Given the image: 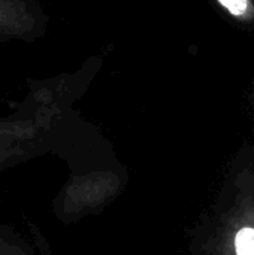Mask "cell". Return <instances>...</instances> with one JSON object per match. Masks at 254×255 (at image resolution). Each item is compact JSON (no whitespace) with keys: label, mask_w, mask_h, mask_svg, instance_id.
<instances>
[{"label":"cell","mask_w":254,"mask_h":255,"mask_svg":"<svg viewBox=\"0 0 254 255\" xmlns=\"http://www.w3.org/2000/svg\"><path fill=\"white\" fill-rule=\"evenodd\" d=\"M0 255H34V250L15 227L0 223Z\"/></svg>","instance_id":"3957f363"},{"label":"cell","mask_w":254,"mask_h":255,"mask_svg":"<svg viewBox=\"0 0 254 255\" xmlns=\"http://www.w3.org/2000/svg\"><path fill=\"white\" fill-rule=\"evenodd\" d=\"M81 84L79 73L27 81L22 99L0 115V172L60 146L67 109Z\"/></svg>","instance_id":"6da1fadb"},{"label":"cell","mask_w":254,"mask_h":255,"mask_svg":"<svg viewBox=\"0 0 254 255\" xmlns=\"http://www.w3.org/2000/svg\"><path fill=\"white\" fill-rule=\"evenodd\" d=\"M46 21L40 0H0V43L34 42Z\"/></svg>","instance_id":"7a4b0ae2"},{"label":"cell","mask_w":254,"mask_h":255,"mask_svg":"<svg viewBox=\"0 0 254 255\" xmlns=\"http://www.w3.org/2000/svg\"><path fill=\"white\" fill-rule=\"evenodd\" d=\"M232 18L250 22L254 19V0H216Z\"/></svg>","instance_id":"277c9868"},{"label":"cell","mask_w":254,"mask_h":255,"mask_svg":"<svg viewBox=\"0 0 254 255\" xmlns=\"http://www.w3.org/2000/svg\"><path fill=\"white\" fill-rule=\"evenodd\" d=\"M237 255H254V229L243 227L235 236Z\"/></svg>","instance_id":"5b68a950"}]
</instances>
